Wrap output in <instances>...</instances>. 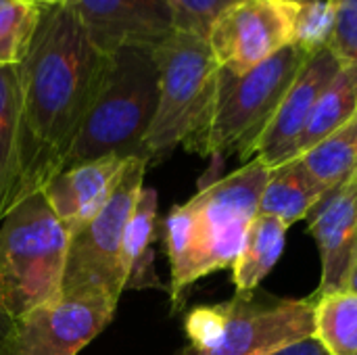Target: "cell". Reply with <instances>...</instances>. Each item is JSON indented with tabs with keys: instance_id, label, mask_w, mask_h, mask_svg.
<instances>
[{
	"instance_id": "7",
	"label": "cell",
	"mask_w": 357,
	"mask_h": 355,
	"mask_svg": "<svg viewBox=\"0 0 357 355\" xmlns=\"http://www.w3.org/2000/svg\"><path fill=\"white\" fill-rule=\"evenodd\" d=\"M184 333L188 345L178 355H274L314 337V297L257 303L236 295L188 312Z\"/></svg>"
},
{
	"instance_id": "28",
	"label": "cell",
	"mask_w": 357,
	"mask_h": 355,
	"mask_svg": "<svg viewBox=\"0 0 357 355\" xmlns=\"http://www.w3.org/2000/svg\"><path fill=\"white\" fill-rule=\"evenodd\" d=\"M347 289L357 293V259L354 264V270H351V276H349V282H347Z\"/></svg>"
},
{
	"instance_id": "26",
	"label": "cell",
	"mask_w": 357,
	"mask_h": 355,
	"mask_svg": "<svg viewBox=\"0 0 357 355\" xmlns=\"http://www.w3.org/2000/svg\"><path fill=\"white\" fill-rule=\"evenodd\" d=\"M274 355H328L326 349L318 343L316 337H307V339H301L297 343H291L287 345L284 349L276 352Z\"/></svg>"
},
{
	"instance_id": "27",
	"label": "cell",
	"mask_w": 357,
	"mask_h": 355,
	"mask_svg": "<svg viewBox=\"0 0 357 355\" xmlns=\"http://www.w3.org/2000/svg\"><path fill=\"white\" fill-rule=\"evenodd\" d=\"M10 331H13V320L6 316V312H4L2 305H0V345L6 341V337H8Z\"/></svg>"
},
{
	"instance_id": "24",
	"label": "cell",
	"mask_w": 357,
	"mask_h": 355,
	"mask_svg": "<svg viewBox=\"0 0 357 355\" xmlns=\"http://www.w3.org/2000/svg\"><path fill=\"white\" fill-rule=\"evenodd\" d=\"M174 15V29L207 36L213 19L238 0H167Z\"/></svg>"
},
{
	"instance_id": "11",
	"label": "cell",
	"mask_w": 357,
	"mask_h": 355,
	"mask_svg": "<svg viewBox=\"0 0 357 355\" xmlns=\"http://www.w3.org/2000/svg\"><path fill=\"white\" fill-rule=\"evenodd\" d=\"M102 52L157 48L174 33L167 0H67L65 2Z\"/></svg>"
},
{
	"instance_id": "14",
	"label": "cell",
	"mask_w": 357,
	"mask_h": 355,
	"mask_svg": "<svg viewBox=\"0 0 357 355\" xmlns=\"http://www.w3.org/2000/svg\"><path fill=\"white\" fill-rule=\"evenodd\" d=\"M130 159L115 155L59 172L42 190L46 203L69 236L88 226L111 199Z\"/></svg>"
},
{
	"instance_id": "18",
	"label": "cell",
	"mask_w": 357,
	"mask_h": 355,
	"mask_svg": "<svg viewBox=\"0 0 357 355\" xmlns=\"http://www.w3.org/2000/svg\"><path fill=\"white\" fill-rule=\"evenodd\" d=\"M299 159L328 192L357 176V111L339 130L314 144Z\"/></svg>"
},
{
	"instance_id": "23",
	"label": "cell",
	"mask_w": 357,
	"mask_h": 355,
	"mask_svg": "<svg viewBox=\"0 0 357 355\" xmlns=\"http://www.w3.org/2000/svg\"><path fill=\"white\" fill-rule=\"evenodd\" d=\"M335 29L333 0H301L295 25V44L310 54L326 48Z\"/></svg>"
},
{
	"instance_id": "4",
	"label": "cell",
	"mask_w": 357,
	"mask_h": 355,
	"mask_svg": "<svg viewBox=\"0 0 357 355\" xmlns=\"http://www.w3.org/2000/svg\"><path fill=\"white\" fill-rule=\"evenodd\" d=\"M69 232L42 192L19 201L0 222V305L17 322L63 299Z\"/></svg>"
},
{
	"instance_id": "8",
	"label": "cell",
	"mask_w": 357,
	"mask_h": 355,
	"mask_svg": "<svg viewBox=\"0 0 357 355\" xmlns=\"http://www.w3.org/2000/svg\"><path fill=\"white\" fill-rule=\"evenodd\" d=\"M149 163L144 157L130 159L107 205L88 226L69 236L63 297L100 295L119 303L126 291L123 232L144 188Z\"/></svg>"
},
{
	"instance_id": "19",
	"label": "cell",
	"mask_w": 357,
	"mask_h": 355,
	"mask_svg": "<svg viewBox=\"0 0 357 355\" xmlns=\"http://www.w3.org/2000/svg\"><path fill=\"white\" fill-rule=\"evenodd\" d=\"M357 111V69L356 67H343L335 80L326 86V90L320 94L307 126L301 134L297 157H301L305 151H310L314 144L331 136L335 130H339L354 113Z\"/></svg>"
},
{
	"instance_id": "30",
	"label": "cell",
	"mask_w": 357,
	"mask_h": 355,
	"mask_svg": "<svg viewBox=\"0 0 357 355\" xmlns=\"http://www.w3.org/2000/svg\"><path fill=\"white\" fill-rule=\"evenodd\" d=\"M356 69H357V67H356Z\"/></svg>"
},
{
	"instance_id": "29",
	"label": "cell",
	"mask_w": 357,
	"mask_h": 355,
	"mask_svg": "<svg viewBox=\"0 0 357 355\" xmlns=\"http://www.w3.org/2000/svg\"><path fill=\"white\" fill-rule=\"evenodd\" d=\"M38 6H54V4H65L67 0H29Z\"/></svg>"
},
{
	"instance_id": "1",
	"label": "cell",
	"mask_w": 357,
	"mask_h": 355,
	"mask_svg": "<svg viewBox=\"0 0 357 355\" xmlns=\"http://www.w3.org/2000/svg\"><path fill=\"white\" fill-rule=\"evenodd\" d=\"M107 59L67 4L42 6L31 46L17 65L19 165L13 207L42 192L63 172Z\"/></svg>"
},
{
	"instance_id": "22",
	"label": "cell",
	"mask_w": 357,
	"mask_h": 355,
	"mask_svg": "<svg viewBox=\"0 0 357 355\" xmlns=\"http://www.w3.org/2000/svg\"><path fill=\"white\" fill-rule=\"evenodd\" d=\"M42 6L29 0H0V67H17L36 36Z\"/></svg>"
},
{
	"instance_id": "21",
	"label": "cell",
	"mask_w": 357,
	"mask_h": 355,
	"mask_svg": "<svg viewBox=\"0 0 357 355\" xmlns=\"http://www.w3.org/2000/svg\"><path fill=\"white\" fill-rule=\"evenodd\" d=\"M19 165V75L0 67V222L13 207Z\"/></svg>"
},
{
	"instance_id": "6",
	"label": "cell",
	"mask_w": 357,
	"mask_h": 355,
	"mask_svg": "<svg viewBox=\"0 0 357 355\" xmlns=\"http://www.w3.org/2000/svg\"><path fill=\"white\" fill-rule=\"evenodd\" d=\"M157 61V111L146 136L149 159L186 146L205 126L220 65L205 36L178 31L153 48Z\"/></svg>"
},
{
	"instance_id": "10",
	"label": "cell",
	"mask_w": 357,
	"mask_h": 355,
	"mask_svg": "<svg viewBox=\"0 0 357 355\" xmlns=\"http://www.w3.org/2000/svg\"><path fill=\"white\" fill-rule=\"evenodd\" d=\"M115 310L100 295L63 297L13 322L0 355H77L107 328Z\"/></svg>"
},
{
	"instance_id": "12",
	"label": "cell",
	"mask_w": 357,
	"mask_h": 355,
	"mask_svg": "<svg viewBox=\"0 0 357 355\" xmlns=\"http://www.w3.org/2000/svg\"><path fill=\"white\" fill-rule=\"evenodd\" d=\"M343 67L345 65L335 56L328 46L312 52L301 71L297 73L295 82L287 90L284 98L280 100L268 130L255 146L253 157L261 159L270 169L280 167L291 159H297V146L307 126V119L320 94Z\"/></svg>"
},
{
	"instance_id": "9",
	"label": "cell",
	"mask_w": 357,
	"mask_h": 355,
	"mask_svg": "<svg viewBox=\"0 0 357 355\" xmlns=\"http://www.w3.org/2000/svg\"><path fill=\"white\" fill-rule=\"evenodd\" d=\"M301 0H238L222 10L207 29V44L230 73H247L295 44Z\"/></svg>"
},
{
	"instance_id": "15",
	"label": "cell",
	"mask_w": 357,
	"mask_h": 355,
	"mask_svg": "<svg viewBox=\"0 0 357 355\" xmlns=\"http://www.w3.org/2000/svg\"><path fill=\"white\" fill-rule=\"evenodd\" d=\"M328 190L303 167L301 159L274 167L268 176L259 201V213L287 224L289 228L305 220L324 199Z\"/></svg>"
},
{
	"instance_id": "5",
	"label": "cell",
	"mask_w": 357,
	"mask_h": 355,
	"mask_svg": "<svg viewBox=\"0 0 357 355\" xmlns=\"http://www.w3.org/2000/svg\"><path fill=\"white\" fill-rule=\"evenodd\" d=\"M307 59V50L291 44L247 73L220 69L211 113L184 149L201 157L253 159L259 138Z\"/></svg>"
},
{
	"instance_id": "20",
	"label": "cell",
	"mask_w": 357,
	"mask_h": 355,
	"mask_svg": "<svg viewBox=\"0 0 357 355\" xmlns=\"http://www.w3.org/2000/svg\"><path fill=\"white\" fill-rule=\"evenodd\" d=\"M314 337L328 355H357V293L341 289L314 297Z\"/></svg>"
},
{
	"instance_id": "17",
	"label": "cell",
	"mask_w": 357,
	"mask_h": 355,
	"mask_svg": "<svg viewBox=\"0 0 357 355\" xmlns=\"http://www.w3.org/2000/svg\"><path fill=\"white\" fill-rule=\"evenodd\" d=\"M157 239V190L142 188L123 232L126 289H159L153 241Z\"/></svg>"
},
{
	"instance_id": "25",
	"label": "cell",
	"mask_w": 357,
	"mask_h": 355,
	"mask_svg": "<svg viewBox=\"0 0 357 355\" xmlns=\"http://www.w3.org/2000/svg\"><path fill=\"white\" fill-rule=\"evenodd\" d=\"M333 6L335 29L328 48L343 65L357 67V0H333Z\"/></svg>"
},
{
	"instance_id": "2",
	"label": "cell",
	"mask_w": 357,
	"mask_h": 355,
	"mask_svg": "<svg viewBox=\"0 0 357 355\" xmlns=\"http://www.w3.org/2000/svg\"><path fill=\"white\" fill-rule=\"evenodd\" d=\"M270 172L261 159L253 157L232 174L203 186L186 203L172 207L163 220V236L174 308L182 305L197 280L232 268L259 216Z\"/></svg>"
},
{
	"instance_id": "16",
	"label": "cell",
	"mask_w": 357,
	"mask_h": 355,
	"mask_svg": "<svg viewBox=\"0 0 357 355\" xmlns=\"http://www.w3.org/2000/svg\"><path fill=\"white\" fill-rule=\"evenodd\" d=\"M289 226L270 216H257L232 264V280L238 297H251L282 257Z\"/></svg>"
},
{
	"instance_id": "3",
	"label": "cell",
	"mask_w": 357,
	"mask_h": 355,
	"mask_svg": "<svg viewBox=\"0 0 357 355\" xmlns=\"http://www.w3.org/2000/svg\"><path fill=\"white\" fill-rule=\"evenodd\" d=\"M155 111L157 61L153 48L128 46L109 52L102 80L63 169L109 155L149 159L146 136Z\"/></svg>"
},
{
	"instance_id": "13",
	"label": "cell",
	"mask_w": 357,
	"mask_h": 355,
	"mask_svg": "<svg viewBox=\"0 0 357 355\" xmlns=\"http://www.w3.org/2000/svg\"><path fill=\"white\" fill-rule=\"evenodd\" d=\"M310 232L320 253V287L314 297L347 289L357 259V176L326 195Z\"/></svg>"
}]
</instances>
